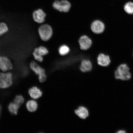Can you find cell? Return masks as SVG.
Listing matches in <instances>:
<instances>
[{"mask_svg": "<svg viewBox=\"0 0 133 133\" xmlns=\"http://www.w3.org/2000/svg\"><path fill=\"white\" fill-rule=\"evenodd\" d=\"M13 77L12 73L10 71L0 72V89H8L12 86Z\"/></svg>", "mask_w": 133, "mask_h": 133, "instance_id": "6da1fadb", "label": "cell"}, {"mask_svg": "<svg viewBox=\"0 0 133 133\" xmlns=\"http://www.w3.org/2000/svg\"><path fill=\"white\" fill-rule=\"evenodd\" d=\"M115 76L116 79L123 81L128 80L130 79L131 74L127 65L123 64L119 65L115 71Z\"/></svg>", "mask_w": 133, "mask_h": 133, "instance_id": "7a4b0ae2", "label": "cell"}, {"mask_svg": "<svg viewBox=\"0 0 133 133\" xmlns=\"http://www.w3.org/2000/svg\"><path fill=\"white\" fill-rule=\"evenodd\" d=\"M40 37L42 41H46L52 37L53 31L52 28L48 24L42 25L38 29Z\"/></svg>", "mask_w": 133, "mask_h": 133, "instance_id": "3957f363", "label": "cell"}, {"mask_svg": "<svg viewBox=\"0 0 133 133\" xmlns=\"http://www.w3.org/2000/svg\"><path fill=\"white\" fill-rule=\"evenodd\" d=\"M29 66L31 70L38 76L40 82L43 83L46 80V76L45 70L37 63L34 61H31L30 63Z\"/></svg>", "mask_w": 133, "mask_h": 133, "instance_id": "277c9868", "label": "cell"}, {"mask_svg": "<svg viewBox=\"0 0 133 133\" xmlns=\"http://www.w3.org/2000/svg\"><path fill=\"white\" fill-rule=\"evenodd\" d=\"M54 9L61 12H67L71 8V4L67 0L55 1L53 4Z\"/></svg>", "mask_w": 133, "mask_h": 133, "instance_id": "5b68a950", "label": "cell"}, {"mask_svg": "<svg viewBox=\"0 0 133 133\" xmlns=\"http://www.w3.org/2000/svg\"><path fill=\"white\" fill-rule=\"evenodd\" d=\"M49 52L47 48L44 46H40L34 49L32 54L36 61L42 62L44 60L43 56L46 55Z\"/></svg>", "mask_w": 133, "mask_h": 133, "instance_id": "8992f818", "label": "cell"}, {"mask_svg": "<svg viewBox=\"0 0 133 133\" xmlns=\"http://www.w3.org/2000/svg\"><path fill=\"white\" fill-rule=\"evenodd\" d=\"M13 69V64L9 58L5 56H0V70L2 71H10Z\"/></svg>", "mask_w": 133, "mask_h": 133, "instance_id": "52a82bcc", "label": "cell"}, {"mask_svg": "<svg viewBox=\"0 0 133 133\" xmlns=\"http://www.w3.org/2000/svg\"><path fill=\"white\" fill-rule=\"evenodd\" d=\"M33 20L38 24H41L45 21L46 15L42 9H39L35 10L32 13Z\"/></svg>", "mask_w": 133, "mask_h": 133, "instance_id": "ba28073f", "label": "cell"}, {"mask_svg": "<svg viewBox=\"0 0 133 133\" xmlns=\"http://www.w3.org/2000/svg\"><path fill=\"white\" fill-rule=\"evenodd\" d=\"M79 43L80 48L83 50H87L91 47L92 42L88 36L83 35L79 38Z\"/></svg>", "mask_w": 133, "mask_h": 133, "instance_id": "9c48e42d", "label": "cell"}, {"mask_svg": "<svg viewBox=\"0 0 133 133\" xmlns=\"http://www.w3.org/2000/svg\"><path fill=\"white\" fill-rule=\"evenodd\" d=\"M91 29L95 34H101L103 32L105 29L104 23L99 20L94 21L91 25Z\"/></svg>", "mask_w": 133, "mask_h": 133, "instance_id": "30bf717a", "label": "cell"}, {"mask_svg": "<svg viewBox=\"0 0 133 133\" xmlns=\"http://www.w3.org/2000/svg\"><path fill=\"white\" fill-rule=\"evenodd\" d=\"M28 94L31 99L36 100L39 98L42 95V92L40 89L36 86H33L29 89Z\"/></svg>", "mask_w": 133, "mask_h": 133, "instance_id": "8fae6325", "label": "cell"}, {"mask_svg": "<svg viewBox=\"0 0 133 133\" xmlns=\"http://www.w3.org/2000/svg\"><path fill=\"white\" fill-rule=\"evenodd\" d=\"M97 60L98 64L103 66H109L111 62L109 56L102 54H100L98 56Z\"/></svg>", "mask_w": 133, "mask_h": 133, "instance_id": "7c38bea8", "label": "cell"}, {"mask_svg": "<svg viewBox=\"0 0 133 133\" xmlns=\"http://www.w3.org/2000/svg\"><path fill=\"white\" fill-rule=\"evenodd\" d=\"M38 104L36 100L34 99L29 100L26 101L25 104V107L26 110L30 112H35L38 108Z\"/></svg>", "mask_w": 133, "mask_h": 133, "instance_id": "4fadbf2b", "label": "cell"}, {"mask_svg": "<svg viewBox=\"0 0 133 133\" xmlns=\"http://www.w3.org/2000/svg\"><path fill=\"white\" fill-rule=\"evenodd\" d=\"M92 66L91 61L88 59H84L81 61L79 69L83 72L90 71L92 69Z\"/></svg>", "mask_w": 133, "mask_h": 133, "instance_id": "5bb4252c", "label": "cell"}, {"mask_svg": "<svg viewBox=\"0 0 133 133\" xmlns=\"http://www.w3.org/2000/svg\"><path fill=\"white\" fill-rule=\"evenodd\" d=\"M75 113L79 117L82 119H86L89 116V112L87 109L81 106L75 111Z\"/></svg>", "mask_w": 133, "mask_h": 133, "instance_id": "9a60e30c", "label": "cell"}, {"mask_svg": "<svg viewBox=\"0 0 133 133\" xmlns=\"http://www.w3.org/2000/svg\"><path fill=\"white\" fill-rule=\"evenodd\" d=\"M20 107V106L13 101L8 104V111L11 114L13 115H16L18 114Z\"/></svg>", "mask_w": 133, "mask_h": 133, "instance_id": "2e32d148", "label": "cell"}, {"mask_svg": "<svg viewBox=\"0 0 133 133\" xmlns=\"http://www.w3.org/2000/svg\"><path fill=\"white\" fill-rule=\"evenodd\" d=\"M124 9L128 14H133V2L129 1L126 3L124 5Z\"/></svg>", "mask_w": 133, "mask_h": 133, "instance_id": "e0dca14e", "label": "cell"}, {"mask_svg": "<svg viewBox=\"0 0 133 133\" xmlns=\"http://www.w3.org/2000/svg\"><path fill=\"white\" fill-rule=\"evenodd\" d=\"M70 51L69 48L66 45H63L60 46L59 49V52L61 56H64L69 54Z\"/></svg>", "mask_w": 133, "mask_h": 133, "instance_id": "ac0fdd59", "label": "cell"}, {"mask_svg": "<svg viewBox=\"0 0 133 133\" xmlns=\"http://www.w3.org/2000/svg\"><path fill=\"white\" fill-rule=\"evenodd\" d=\"M25 99L24 96L21 95H18L15 97L13 102L20 106L24 104Z\"/></svg>", "mask_w": 133, "mask_h": 133, "instance_id": "d6986e66", "label": "cell"}, {"mask_svg": "<svg viewBox=\"0 0 133 133\" xmlns=\"http://www.w3.org/2000/svg\"><path fill=\"white\" fill-rule=\"evenodd\" d=\"M9 30L8 25L5 23L0 22V36L3 35Z\"/></svg>", "mask_w": 133, "mask_h": 133, "instance_id": "ffe728a7", "label": "cell"}, {"mask_svg": "<svg viewBox=\"0 0 133 133\" xmlns=\"http://www.w3.org/2000/svg\"><path fill=\"white\" fill-rule=\"evenodd\" d=\"M125 132H126L125 131L123 130H119V131H118V132H117V133H124Z\"/></svg>", "mask_w": 133, "mask_h": 133, "instance_id": "44dd1931", "label": "cell"}, {"mask_svg": "<svg viewBox=\"0 0 133 133\" xmlns=\"http://www.w3.org/2000/svg\"><path fill=\"white\" fill-rule=\"evenodd\" d=\"M2 110V108L0 104V116L1 115V114Z\"/></svg>", "mask_w": 133, "mask_h": 133, "instance_id": "7402d4cb", "label": "cell"}]
</instances>
